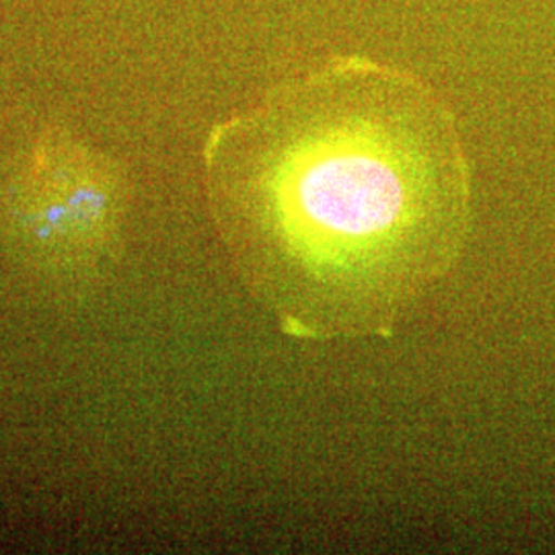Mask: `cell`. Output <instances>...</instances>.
Wrapping results in <instances>:
<instances>
[{
  "instance_id": "2",
  "label": "cell",
  "mask_w": 555,
  "mask_h": 555,
  "mask_svg": "<svg viewBox=\"0 0 555 555\" xmlns=\"http://www.w3.org/2000/svg\"><path fill=\"white\" fill-rule=\"evenodd\" d=\"M124 188L112 163L64 137L41 140L9 202L15 233L60 263L95 258L114 238Z\"/></svg>"
},
{
  "instance_id": "1",
  "label": "cell",
  "mask_w": 555,
  "mask_h": 555,
  "mask_svg": "<svg viewBox=\"0 0 555 555\" xmlns=\"http://www.w3.org/2000/svg\"><path fill=\"white\" fill-rule=\"evenodd\" d=\"M206 169L241 276L300 339L389 336L465 245L453 112L366 56L327 60L219 126Z\"/></svg>"
}]
</instances>
